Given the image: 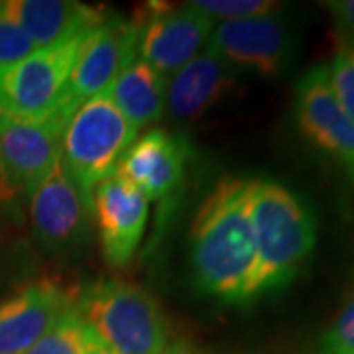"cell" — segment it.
I'll return each mask as SVG.
<instances>
[{
    "label": "cell",
    "instance_id": "cell-1",
    "mask_svg": "<svg viewBox=\"0 0 354 354\" xmlns=\"http://www.w3.org/2000/svg\"><path fill=\"white\" fill-rule=\"evenodd\" d=\"M250 179L225 177L191 225L189 260L195 288L227 305L252 304L256 239L250 218Z\"/></svg>",
    "mask_w": 354,
    "mask_h": 354
},
{
    "label": "cell",
    "instance_id": "cell-2",
    "mask_svg": "<svg viewBox=\"0 0 354 354\" xmlns=\"http://www.w3.org/2000/svg\"><path fill=\"white\" fill-rule=\"evenodd\" d=\"M250 218L256 239L254 297L286 290L311 260L317 216L290 187L274 179H250Z\"/></svg>",
    "mask_w": 354,
    "mask_h": 354
},
{
    "label": "cell",
    "instance_id": "cell-3",
    "mask_svg": "<svg viewBox=\"0 0 354 354\" xmlns=\"http://www.w3.org/2000/svg\"><path fill=\"white\" fill-rule=\"evenodd\" d=\"M79 317L113 354H162L169 323L152 293L122 279H99L79 291Z\"/></svg>",
    "mask_w": 354,
    "mask_h": 354
},
{
    "label": "cell",
    "instance_id": "cell-4",
    "mask_svg": "<svg viewBox=\"0 0 354 354\" xmlns=\"http://www.w3.org/2000/svg\"><path fill=\"white\" fill-rule=\"evenodd\" d=\"M136 136L138 128L118 111L111 91L87 101L69 116L62 132V162L87 203L93 189L116 171Z\"/></svg>",
    "mask_w": 354,
    "mask_h": 354
},
{
    "label": "cell",
    "instance_id": "cell-5",
    "mask_svg": "<svg viewBox=\"0 0 354 354\" xmlns=\"http://www.w3.org/2000/svg\"><path fill=\"white\" fill-rule=\"evenodd\" d=\"M87 34L50 48H39L22 62L2 67L0 114L28 122L50 120L57 111L65 83Z\"/></svg>",
    "mask_w": 354,
    "mask_h": 354
},
{
    "label": "cell",
    "instance_id": "cell-6",
    "mask_svg": "<svg viewBox=\"0 0 354 354\" xmlns=\"http://www.w3.org/2000/svg\"><path fill=\"white\" fill-rule=\"evenodd\" d=\"M138 57V26L120 16L88 32L67 79L53 120L65 122L79 106L109 93L128 64Z\"/></svg>",
    "mask_w": 354,
    "mask_h": 354
},
{
    "label": "cell",
    "instance_id": "cell-7",
    "mask_svg": "<svg viewBox=\"0 0 354 354\" xmlns=\"http://www.w3.org/2000/svg\"><path fill=\"white\" fill-rule=\"evenodd\" d=\"M138 26V57L164 77L199 55L213 34V20L189 4L148 2L132 20Z\"/></svg>",
    "mask_w": 354,
    "mask_h": 354
},
{
    "label": "cell",
    "instance_id": "cell-8",
    "mask_svg": "<svg viewBox=\"0 0 354 354\" xmlns=\"http://www.w3.org/2000/svg\"><path fill=\"white\" fill-rule=\"evenodd\" d=\"M295 34L278 12L246 20L221 22L211 34V50L228 65H236L262 77L281 75L295 55Z\"/></svg>",
    "mask_w": 354,
    "mask_h": 354
},
{
    "label": "cell",
    "instance_id": "cell-9",
    "mask_svg": "<svg viewBox=\"0 0 354 354\" xmlns=\"http://www.w3.org/2000/svg\"><path fill=\"white\" fill-rule=\"evenodd\" d=\"M79 291L55 279H36L0 301V354H26L73 311Z\"/></svg>",
    "mask_w": 354,
    "mask_h": 354
},
{
    "label": "cell",
    "instance_id": "cell-10",
    "mask_svg": "<svg viewBox=\"0 0 354 354\" xmlns=\"http://www.w3.org/2000/svg\"><path fill=\"white\" fill-rule=\"evenodd\" d=\"M295 120L307 138L341 162L354 181V120L330 87L329 67H311L295 85Z\"/></svg>",
    "mask_w": 354,
    "mask_h": 354
},
{
    "label": "cell",
    "instance_id": "cell-11",
    "mask_svg": "<svg viewBox=\"0 0 354 354\" xmlns=\"http://www.w3.org/2000/svg\"><path fill=\"white\" fill-rule=\"evenodd\" d=\"M148 199L116 171L104 177L88 197L99 227L102 256L113 268L130 264L148 225Z\"/></svg>",
    "mask_w": 354,
    "mask_h": 354
},
{
    "label": "cell",
    "instance_id": "cell-12",
    "mask_svg": "<svg viewBox=\"0 0 354 354\" xmlns=\"http://www.w3.org/2000/svg\"><path fill=\"white\" fill-rule=\"evenodd\" d=\"M62 132L53 118L28 122L0 114V162L16 189L32 195L62 160Z\"/></svg>",
    "mask_w": 354,
    "mask_h": 354
},
{
    "label": "cell",
    "instance_id": "cell-13",
    "mask_svg": "<svg viewBox=\"0 0 354 354\" xmlns=\"http://www.w3.org/2000/svg\"><path fill=\"white\" fill-rule=\"evenodd\" d=\"M189 156L187 140L156 128L134 140L116 165V174L148 201H162L183 183Z\"/></svg>",
    "mask_w": 354,
    "mask_h": 354
},
{
    "label": "cell",
    "instance_id": "cell-14",
    "mask_svg": "<svg viewBox=\"0 0 354 354\" xmlns=\"http://www.w3.org/2000/svg\"><path fill=\"white\" fill-rule=\"evenodd\" d=\"M30 215L36 236L50 250H65L81 239L88 203L62 160L30 195Z\"/></svg>",
    "mask_w": 354,
    "mask_h": 354
},
{
    "label": "cell",
    "instance_id": "cell-15",
    "mask_svg": "<svg viewBox=\"0 0 354 354\" xmlns=\"http://www.w3.org/2000/svg\"><path fill=\"white\" fill-rule=\"evenodd\" d=\"M0 6L38 50L83 36L106 20L104 8L75 0H0Z\"/></svg>",
    "mask_w": 354,
    "mask_h": 354
},
{
    "label": "cell",
    "instance_id": "cell-16",
    "mask_svg": "<svg viewBox=\"0 0 354 354\" xmlns=\"http://www.w3.org/2000/svg\"><path fill=\"white\" fill-rule=\"evenodd\" d=\"M232 85L230 65L211 48L195 55L167 83L165 106L176 120H197Z\"/></svg>",
    "mask_w": 354,
    "mask_h": 354
},
{
    "label": "cell",
    "instance_id": "cell-17",
    "mask_svg": "<svg viewBox=\"0 0 354 354\" xmlns=\"http://www.w3.org/2000/svg\"><path fill=\"white\" fill-rule=\"evenodd\" d=\"M165 93L167 79L140 57L124 67L111 88L114 104L138 130L162 118Z\"/></svg>",
    "mask_w": 354,
    "mask_h": 354
},
{
    "label": "cell",
    "instance_id": "cell-18",
    "mask_svg": "<svg viewBox=\"0 0 354 354\" xmlns=\"http://www.w3.org/2000/svg\"><path fill=\"white\" fill-rule=\"evenodd\" d=\"M87 323L79 317L77 309L64 315L26 354H85Z\"/></svg>",
    "mask_w": 354,
    "mask_h": 354
},
{
    "label": "cell",
    "instance_id": "cell-19",
    "mask_svg": "<svg viewBox=\"0 0 354 354\" xmlns=\"http://www.w3.org/2000/svg\"><path fill=\"white\" fill-rule=\"evenodd\" d=\"M193 8L209 16L213 22H234V20H246L254 16L278 12V4L270 0H195L191 2Z\"/></svg>",
    "mask_w": 354,
    "mask_h": 354
},
{
    "label": "cell",
    "instance_id": "cell-20",
    "mask_svg": "<svg viewBox=\"0 0 354 354\" xmlns=\"http://www.w3.org/2000/svg\"><path fill=\"white\" fill-rule=\"evenodd\" d=\"M36 50L30 36L0 6V69L22 62Z\"/></svg>",
    "mask_w": 354,
    "mask_h": 354
},
{
    "label": "cell",
    "instance_id": "cell-21",
    "mask_svg": "<svg viewBox=\"0 0 354 354\" xmlns=\"http://www.w3.org/2000/svg\"><path fill=\"white\" fill-rule=\"evenodd\" d=\"M317 354H354V297L319 339Z\"/></svg>",
    "mask_w": 354,
    "mask_h": 354
},
{
    "label": "cell",
    "instance_id": "cell-22",
    "mask_svg": "<svg viewBox=\"0 0 354 354\" xmlns=\"http://www.w3.org/2000/svg\"><path fill=\"white\" fill-rule=\"evenodd\" d=\"M329 79L337 101L354 120V51L341 50L330 62Z\"/></svg>",
    "mask_w": 354,
    "mask_h": 354
},
{
    "label": "cell",
    "instance_id": "cell-23",
    "mask_svg": "<svg viewBox=\"0 0 354 354\" xmlns=\"http://www.w3.org/2000/svg\"><path fill=\"white\" fill-rule=\"evenodd\" d=\"M325 6L329 8L333 24L344 44L342 50L354 51V0H335L325 2Z\"/></svg>",
    "mask_w": 354,
    "mask_h": 354
},
{
    "label": "cell",
    "instance_id": "cell-24",
    "mask_svg": "<svg viewBox=\"0 0 354 354\" xmlns=\"http://www.w3.org/2000/svg\"><path fill=\"white\" fill-rule=\"evenodd\" d=\"M16 193H18L16 185L10 181L4 165L0 162V203H10L16 197Z\"/></svg>",
    "mask_w": 354,
    "mask_h": 354
},
{
    "label": "cell",
    "instance_id": "cell-25",
    "mask_svg": "<svg viewBox=\"0 0 354 354\" xmlns=\"http://www.w3.org/2000/svg\"><path fill=\"white\" fill-rule=\"evenodd\" d=\"M162 354H209V353H207V351H203V348H199V346H195V344H191V342L187 341H174L165 346L164 353Z\"/></svg>",
    "mask_w": 354,
    "mask_h": 354
},
{
    "label": "cell",
    "instance_id": "cell-26",
    "mask_svg": "<svg viewBox=\"0 0 354 354\" xmlns=\"http://www.w3.org/2000/svg\"><path fill=\"white\" fill-rule=\"evenodd\" d=\"M85 354H113L104 344L101 342V339L88 329L87 341H85Z\"/></svg>",
    "mask_w": 354,
    "mask_h": 354
}]
</instances>
